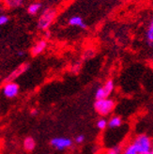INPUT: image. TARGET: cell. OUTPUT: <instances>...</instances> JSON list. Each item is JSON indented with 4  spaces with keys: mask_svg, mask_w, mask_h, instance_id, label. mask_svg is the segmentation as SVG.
I'll return each instance as SVG.
<instances>
[{
    "mask_svg": "<svg viewBox=\"0 0 153 154\" xmlns=\"http://www.w3.org/2000/svg\"><path fill=\"white\" fill-rule=\"evenodd\" d=\"M151 151H153V148H152V149H151Z\"/></svg>",
    "mask_w": 153,
    "mask_h": 154,
    "instance_id": "cell-24",
    "label": "cell"
},
{
    "mask_svg": "<svg viewBox=\"0 0 153 154\" xmlns=\"http://www.w3.org/2000/svg\"><path fill=\"white\" fill-rule=\"evenodd\" d=\"M30 114H31L32 116H36V115L38 114V110L33 109V110H31V112H30Z\"/></svg>",
    "mask_w": 153,
    "mask_h": 154,
    "instance_id": "cell-20",
    "label": "cell"
},
{
    "mask_svg": "<svg viewBox=\"0 0 153 154\" xmlns=\"http://www.w3.org/2000/svg\"><path fill=\"white\" fill-rule=\"evenodd\" d=\"M146 36H147V40L148 41V42L152 43L153 42V24H151V23L148 28Z\"/></svg>",
    "mask_w": 153,
    "mask_h": 154,
    "instance_id": "cell-17",
    "label": "cell"
},
{
    "mask_svg": "<svg viewBox=\"0 0 153 154\" xmlns=\"http://www.w3.org/2000/svg\"><path fill=\"white\" fill-rule=\"evenodd\" d=\"M114 88H115L114 81L113 80H107L103 87L99 88L96 90V93H95L96 100H101V99L108 98L111 95L112 92H113Z\"/></svg>",
    "mask_w": 153,
    "mask_h": 154,
    "instance_id": "cell-5",
    "label": "cell"
},
{
    "mask_svg": "<svg viewBox=\"0 0 153 154\" xmlns=\"http://www.w3.org/2000/svg\"><path fill=\"white\" fill-rule=\"evenodd\" d=\"M24 0H4V2L7 7L10 9H15V8H19L22 6Z\"/></svg>",
    "mask_w": 153,
    "mask_h": 154,
    "instance_id": "cell-12",
    "label": "cell"
},
{
    "mask_svg": "<svg viewBox=\"0 0 153 154\" xmlns=\"http://www.w3.org/2000/svg\"><path fill=\"white\" fill-rule=\"evenodd\" d=\"M69 24L73 26H79L81 28H87V25L80 16H72L69 20Z\"/></svg>",
    "mask_w": 153,
    "mask_h": 154,
    "instance_id": "cell-11",
    "label": "cell"
},
{
    "mask_svg": "<svg viewBox=\"0 0 153 154\" xmlns=\"http://www.w3.org/2000/svg\"><path fill=\"white\" fill-rule=\"evenodd\" d=\"M24 55H25V53L23 52V51H20V52H18V56L22 57V56H24Z\"/></svg>",
    "mask_w": 153,
    "mask_h": 154,
    "instance_id": "cell-21",
    "label": "cell"
},
{
    "mask_svg": "<svg viewBox=\"0 0 153 154\" xmlns=\"http://www.w3.org/2000/svg\"><path fill=\"white\" fill-rule=\"evenodd\" d=\"M56 17V11L52 9H46L42 14L41 15V17L38 21V26L40 29H46L49 27V26L52 24V22L54 21Z\"/></svg>",
    "mask_w": 153,
    "mask_h": 154,
    "instance_id": "cell-3",
    "label": "cell"
},
{
    "mask_svg": "<svg viewBox=\"0 0 153 154\" xmlns=\"http://www.w3.org/2000/svg\"><path fill=\"white\" fill-rule=\"evenodd\" d=\"M148 154H153V151H150V152H149Z\"/></svg>",
    "mask_w": 153,
    "mask_h": 154,
    "instance_id": "cell-22",
    "label": "cell"
},
{
    "mask_svg": "<svg viewBox=\"0 0 153 154\" xmlns=\"http://www.w3.org/2000/svg\"><path fill=\"white\" fill-rule=\"evenodd\" d=\"M2 92H3V95L8 99L15 98L19 93V86L13 81L7 82L5 84V86L3 87Z\"/></svg>",
    "mask_w": 153,
    "mask_h": 154,
    "instance_id": "cell-6",
    "label": "cell"
},
{
    "mask_svg": "<svg viewBox=\"0 0 153 154\" xmlns=\"http://www.w3.org/2000/svg\"><path fill=\"white\" fill-rule=\"evenodd\" d=\"M138 154H142V153H138Z\"/></svg>",
    "mask_w": 153,
    "mask_h": 154,
    "instance_id": "cell-25",
    "label": "cell"
},
{
    "mask_svg": "<svg viewBox=\"0 0 153 154\" xmlns=\"http://www.w3.org/2000/svg\"><path fill=\"white\" fill-rule=\"evenodd\" d=\"M9 22V17L6 15H0V26H4Z\"/></svg>",
    "mask_w": 153,
    "mask_h": 154,
    "instance_id": "cell-19",
    "label": "cell"
},
{
    "mask_svg": "<svg viewBox=\"0 0 153 154\" xmlns=\"http://www.w3.org/2000/svg\"><path fill=\"white\" fill-rule=\"evenodd\" d=\"M121 153H122V148L120 146H115L113 148H110L106 152V154H121Z\"/></svg>",
    "mask_w": 153,
    "mask_h": 154,
    "instance_id": "cell-16",
    "label": "cell"
},
{
    "mask_svg": "<svg viewBox=\"0 0 153 154\" xmlns=\"http://www.w3.org/2000/svg\"><path fill=\"white\" fill-rule=\"evenodd\" d=\"M86 139V137L84 134H78L77 136L75 137V143H77V144H82L84 141H85Z\"/></svg>",
    "mask_w": 153,
    "mask_h": 154,
    "instance_id": "cell-18",
    "label": "cell"
},
{
    "mask_svg": "<svg viewBox=\"0 0 153 154\" xmlns=\"http://www.w3.org/2000/svg\"><path fill=\"white\" fill-rule=\"evenodd\" d=\"M121 154H138V152H137L136 149L133 144H130L125 148L124 150H122Z\"/></svg>",
    "mask_w": 153,
    "mask_h": 154,
    "instance_id": "cell-14",
    "label": "cell"
},
{
    "mask_svg": "<svg viewBox=\"0 0 153 154\" xmlns=\"http://www.w3.org/2000/svg\"><path fill=\"white\" fill-rule=\"evenodd\" d=\"M132 144L134 146L137 152L142 154H148L153 148V142L151 138L147 134L137 135Z\"/></svg>",
    "mask_w": 153,
    "mask_h": 154,
    "instance_id": "cell-1",
    "label": "cell"
},
{
    "mask_svg": "<svg viewBox=\"0 0 153 154\" xmlns=\"http://www.w3.org/2000/svg\"><path fill=\"white\" fill-rule=\"evenodd\" d=\"M46 42L45 41H40V42H38L34 46H33V48L31 50V53H32V56H38V55H40V54H41L44 49L46 48Z\"/></svg>",
    "mask_w": 153,
    "mask_h": 154,
    "instance_id": "cell-8",
    "label": "cell"
},
{
    "mask_svg": "<svg viewBox=\"0 0 153 154\" xmlns=\"http://www.w3.org/2000/svg\"><path fill=\"white\" fill-rule=\"evenodd\" d=\"M151 24H153V17H152V20H151Z\"/></svg>",
    "mask_w": 153,
    "mask_h": 154,
    "instance_id": "cell-23",
    "label": "cell"
},
{
    "mask_svg": "<svg viewBox=\"0 0 153 154\" xmlns=\"http://www.w3.org/2000/svg\"><path fill=\"white\" fill-rule=\"evenodd\" d=\"M108 122V124H107V127H109L110 129H117V128H119L121 125H122V119L120 117H118V116H115V117H112Z\"/></svg>",
    "mask_w": 153,
    "mask_h": 154,
    "instance_id": "cell-10",
    "label": "cell"
},
{
    "mask_svg": "<svg viewBox=\"0 0 153 154\" xmlns=\"http://www.w3.org/2000/svg\"><path fill=\"white\" fill-rule=\"evenodd\" d=\"M107 124H108V122H107V120L105 119H100L96 123L97 128L99 130H101V131L105 130L107 128Z\"/></svg>",
    "mask_w": 153,
    "mask_h": 154,
    "instance_id": "cell-15",
    "label": "cell"
},
{
    "mask_svg": "<svg viewBox=\"0 0 153 154\" xmlns=\"http://www.w3.org/2000/svg\"><path fill=\"white\" fill-rule=\"evenodd\" d=\"M24 149L30 152V151H33L36 148V141L34 140V138L31 137V136H28L26 137V139L24 140Z\"/></svg>",
    "mask_w": 153,
    "mask_h": 154,
    "instance_id": "cell-9",
    "label": "cell"
},
{
    "mask_svg": "<svg viewBox=\"0 0 153 154\" xmlns=\"http://www.w3.org/2000/svg\"><path fill=\"white\" fill-rule=\"evenodd\" d=\"M28 67H29V66H28V64H26V63H24V64L20 65L17 69H15V70L10 74V76L7 78V82H11V81H13V80H15L16 78H18V77H19L21 74H23V73L26 72L27 71Z\"/></svg>",
    "mask_w": 153,
    "mask_h": 154,
    "instance_id": "cell-7",
    "label": "cell"
},
{
    "mask_svg": "<svg viewBox=\"0 0 153 154\" xmlns=\"http://www.w3.org/2000/svg\"><path fill=\"white\" fill-rule=\"evenodd\" d=\"M115 106H116V103H115L114 100L109 98L96 100V102L94 103L95 111L103 117L111 114L112 111L115 109Z\"/></svg>",
    "mask_w": 153,
    "mask_h": 154,
    "instance_id": "cell-2",
    "label": "cell"
},
{
    "mask_svg": "<svg viewBox=\"0 0 153 154\" xmlns=\"http://www.w3.org/2000/svg\"><path fill=\"white\" fill-rule=\"evenodd\" d=\"M41 9V3H33L31 4L27 9V11L29 14L31 15H35L38 13V11H39Z\"/></svg>",
    "mask_w": 153,
    "mask_h": 154,
    "instance_id": "cell-13",
    "label": "cell"
},
{
    "mask_svg": "<svg viewBox=\"0 0 153 154\" xmlns=\"http://www.w3.org/2000/svg\"><path fill=\"white\" fill-rule=\"evenodd\" d=\"M73 141L69 137H54L51 140V146L57 150H65L72 147Z\"/></svg>",
    "mask_w": 153,
    "mask_h": 154,
    "instance_id": "cell-4",
    "label": "cell"
}]
</instances>
